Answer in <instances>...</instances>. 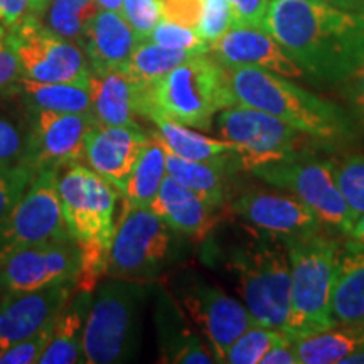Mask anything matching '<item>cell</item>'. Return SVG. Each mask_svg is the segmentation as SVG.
I'll return each instance as SVG.
<instances>
[{
    "instance_id": "cell-1",
    "label": "cell",
    "mask_w": 364,
    "mask_h": 364,
    "mask_svg": "<svg viewBox=\"0 0 364 364\" xmlns=\"http://www.w3.org/2000/svg\"><path fill=\"white\" fill-rule=\"evenodd\" d=\"M263 29L322 83H344L364 59V12L309 0H270Z\"/></svg>"
},
{
    "instance_id": "cell-2",
    "label": "cell",
    "mask_w": 364,
    "mask_h": 364,
    "mask_svg": "<svg viewBox=\"0 0 364 364\" xmlns=\"http://www.w3.org/2000/svg\"><path fill=\"white\" fill-rule=\"evenodd\" d=\"M225 73L235 105L270 113L318 140L336 142L351 135L343 108L300 88L290 78L253 66L225 68Z\"/></svg>"
},
{
    "instance_id": "cell-3",
    "label": "cell",
    "mask_w": 364,
    "mask_h": 364,
    "mask_svg": "<svg viewBox=\"0 0 364 364\" xmlns=\"http://www.w3.org/2000/svg\"><path fill=\"white\" fill-rule=\"evenodd\" d=\"M59 198L71 238L81 248L78 290L93 292L100 277L107 275L108 252L115 233L118 189L93 169L71 164L59 174Z\"/></svg>"
},
{
    "instance_id": "cell-4",
    "label": "cell",
    "mask_w": 364,
    "mask_h": 364,
    "mask_svg": "<svg viewBox=\"0 0 364 364\" xmlns=\"http://www.w3.org/2000/svg\"><path fill=\"white\" fill-rule=\"evenodd\" d=\"M230 248L225 267L233 277L241 302L257 324L285 331L290 312V258L287 241L255 228Z\"/></svg>"
},
{
    "instance_id": "cell-5",
    "label": "cell",
    "mask_w": 364,
    "mask_h": 364,
    "mask_svg": "<svg viewBox=\"0 0 364 364\" xmlns=\"http://www.w3.org/2000/svg\"><path fill=\"white\" fill-rule=\"evenodd\" d=\"M233 105L225 68L201 53L145 86L140 115H161L191 129L211 130L216 113Z\"/></svg>"
},
{
    "instance_id": "cell-6",
    "label": "cell",
    "mask_w": 364,
    "mask_h": 364,
    "mask_svg": "<svg viewBox=\"0 0 364 364\" xmlns=\"http://www.w3.org/2000/svg\"><path fill=\"white\" fill-rule=\"evenodd\" d=\"M290 258V312L285 334L300 339L336 326L332 287L339 262V245L318 233L285 240Z\"/></svg>"
},
{
    "instance_id": "cell-7",
    "label": "cell",
    "mask_w": 364,
    "mask_h": 364,
    "mask_svg": "<svg viewBox=\"0 0 364 364\" xmlns=\"http://www.w3.org/2000/svg\"><path fill=\"white\" fill-rule=\"evenodd\" d=\"M142 302L140 282L110 277L98 287L85 321V363L118 364L136 356Z\"/></svg>"
},
{
    "instance_id": "cell-8",
    "label": "cell",
    "mask_w": 364,
    "mask_h": 364,
    "mask_svg": "<svg viewBox=\"0 0 364 364\" xmlns=\"http://www.w3.org/2000/svg\"><path fill=\"white\" fill-rule=\"evenodd\" d=\"M172 255V230L152 208L124 201L108 252L107 275L125 280H150Z\"/></svg>"
},
{
    "instance_id": "cell-9",
    "label": "cell",
    "mask_w": 364,
    "mask_h": 364,
    "mask_svg": "<svg viewBox=\"0 0 364 364\" xmlns=\"http://www.w3.org/2000/svg\"><path fill=\"white\" fill-rule=\"evenodd\" d=\"M58 181L59 169L36 172L22 198L0 220V263L16 250L46 241L73 240L63 213Z\"/></svg>"
},
{
    "instance_id": "cell-10",
    "label": "cell",
    "mask_w": 364,
    "mask_h": 364,
    "mask_svg": "<svg viewBox=\"0 0 364 364\" xmlns=\"http://www.w3.org/2000/svg\"><path fill=\"white\" fill-rule=\"evenodd\" d=\"M273 188L285 189L316 213L322 225L332 226L348 235L354 225L338 181L336 166L331 161L300 152L287 161L268 164L252 171Z\"/></svg>"
},
{
    "instance_id": "cell-11",
    "label": "cell",
    "mask_w": 364,
    "mask_h": 364,
    "mask_svg": "<svg viewBox=\"0 0 364 364\" xmlns=\"http://www.w3.org/2000/svg\"><path fill=\"white\" fill-rule=\"evenodd\" d=\"M218 130L236 147L238 171L248 172L295 157L306 135L270 113L243 105L221 110Z\"/></svg>"
},
{
    "instance_id": "cell-12",
    "label": "cell",
    "mask_w": 364,
    "mask_h": 364,
    "mask_svg": "<svg viewBox=\"0 0 364 364\" xmlns=\"http://www.w3.org/2000/svg\"><path fill=\"white\" fill-rule=\"evenodd\" d=\"M21 75L39 83H90L86 54L51 27L41 24L36 16H27L9 31Z\"/></svg>"
},
{
    "instance_id": "cell-13",
    "label": "cell",
    "mask_w": 364,
    "mask_h": 364,
    "mask_svg": "<svg viewBox=\"0 0 364 364\" xmlns=\"http://www.w3.org/2000/svg\"><path fill=\"white\" fill-rule=\"evenodd\" d=\"M95 127L97 122L91 113L29 110L27 145L21 164L36 174L80 162Z\"/></svg>"
},
{
    "instance_id": "cell-14",
    "label": "cell",
    "mask_w": 364,
    "mask_h": 364,
    "mask_svg": "<svg viewBox=\"0 0 364 364\" xmlns=\"http://www.w3.org/2000/svg\"><path fill=\"white\" fill-rule=\"evenodd\" d=\"M81 248L76 241H46L9 255L0 263L4 297L33 292L61 282H78Z\"/></svg>"
},
{
    "instance_id": "cell-15",
    "label": "cell",
    "mask_w": 364,
    "mask_h": 364,
    "mask_svg": "<svg viewBox=\"0 0 364 364\" xmlns=\"http://www.w3.org/2000/svg\"><path fill=\"white\" fill-rule=\"evenodd\" d=\"M181 304L201 331L218 363H223L228 348L255 324L243 302L206 282L194 280L186 285L181 290Z\"/></svg>"
},
{
    "instance_id": "cell-16",
    "label": "cell",
    "mask_w": 364,
    "mask_h": 364,
    "mask_svg": "<svg viewBox=\"0 0 364 364\" xmlns=\"http://www.w3.org/2000/svg\"><path fill=\"white\" fill-rule=\"evenodd\" d=\"M245 225L282 240L302 238L322 230V221L300 199L268 191H250L231 204Z\"/></svg>"
},
{
    "instance_id": "cell-17",
    "label": "cell",
    "mask_w": 364,
    "mask_h": 364,
    "mask_svg": "<svg viewBox=\"0 0 364 364\" xmlns=\"http://www.w3.org/2000/svg\"><path fill=\"white\" fill-rule=\"evenodd\" d=\"M78 290L75 280L61 282L33 292L9 295L0 306V356L48 326Z\"/></svg>"
},
{
    "instance_id": "cell-18",
    "label": "cell",
    "mask_w": 364,
    "mask_h": 364,
    "mask_svg": "<svg viewBox=\"0 0 364 364\" xmlns=\"http://www.w3.org/2000/svg\"><path fill=\"white\" fill-rule=\"evenodd\" d=\"M208 53L223 68L253 66L290 80L304 78L306 75L263 27L233 26L209 44Z\"/></svg>"
},
{
    "instance_id": "cell-19",
    "label": "cell",
    "mask_w": 364,
    "mask_h": 364,
    "mask_svg": "<svg viewBox=\"0 0 364 364\" xmlns=\"http://www.w3.org/2000/svg\"><path fill=\"white\" fill-rule=\"evenodd\" d=\"M149 139L139 125H97L86 139L85 161L118 193H124Z\"/></svg>"
},
{
    "instance_id": "cell-20",
    "label": "cell",
    "mask_w": 364,
    "mask_h": 364,
    "mask_svg": "<svg viewBox=\"0 0 364 364\" xmlns=\"http://www.w3.org/2000/svg\"><path fill=\"white\" fill-rule=\"evenodd\" d=\"M144 88L145 86L125 68L90 73L91 115L97 125L135 127V115H140Z\"/></svg>"
},
{
    "instance_id": "cell-21",
    "label": "cell",
    "mask_w": 364,
    "mask_h": 364,
    "mask_svg": "<svg viewBox=\"0 0 364 364\" xmlns=\"http://www.w3.org/2000/svg\"><path fill=\"white\" fill-rule=\"evenodd\" d=\"M140 41L125 17L118 12L100 11L86 27L85 48L90 73L124 70Z\"/></svg>"
},
{
    "instance_id": "cell-22",
    "label": "cell",
    "mask_w": 364,
    "mask_h": 364,
    "mask_svg": "<svg viewBox=\"0 0 364 364\" xmlns=\"http://www.w3.org/2000/svg\"><path fill=\"white\" fill-rule=\"evenodd\" d=\"M150 208L174 233L194 240L206 238L218 223V208L204 201L201 196L182 186L169 174L164 179L156 201Z\"/></svg>"
},
{
    "instance_id": "cell-23",
    "label": "cell",
    "mask_w": 364,
    "mask_h": 364,
    "mask_svg": "<svg viewBox=\"0 0 364 364\" xmlns=\"http://www.w3.org/2000/svg\"><path fill=\"white\" fill-rule=\"evenodd\" d=\"M150 120L156 125V135L176 156L188 161L216 164V166L228 167L230 171H238L236 162V147L225 139H211L196 132L189 127L177 124L169 118L161 115H150Z\"/></svg>"
},
{
    "instance_id": "cell-24",
    "label": "cell",
    "mask_w": 364,
    "mask_h": 364,
    "mask_svg": "<svg viewBox=\"0 0 364 364\" xmlns=\"http://www.w3.org/2000/svg\"><path fill=\"white\" fill-rule=\"evenodd\" d=\"M332 317L336 324L364 322V247L349 241L341 250L334 287Z\"/></svg>"
},
{
    "instance_id": "cell-25",
    "label": "cell",
    "mask_w": 364,
    "mask_h": 364,
    "mask_svg": "<svg viewBox=\"0 0 364 364\" xmlns=\"http://www.w3.org/2000/svg\"><path fill=\"white\" fill-rule=\"evenodd\" d=\"M93 292L78 290L66 307L58 314L54 331L38 364H76L85 363L83 329Z\"/></svg>"
},
{
    "instance_id": "cell-26",
    "label": "cell",
    "mask_w": 364,
    "mask_h": 364,
    "mask_svg": "<svg viewBox=\"0 0 364 364\" xmlns=\"http://www.w3.org/2000/svg\"><path fill=\"white\" fill-rule=\"evenodd\" d=\"M299 364H341L364 349V322L336 324L294 341Z\"/></svg>"
},
{
    "instance_id": "cell-27",
    "label": "cell",
    "mask_w": 364,
    "mask_h": 364,
    "mask_svg": "<svg viewBox=\"0 0 364 364\" xmlns=\"http://www.w3.org/2000/svg\"><path fill=\"white\" fill-rule=\"evenodd\" d=\"M9 91L16 93L29 110L91 113L90 83H39L21 76Z\"/></svg>"
},
{
    "instance_id": "cell-28",
    "label": "cell",
    "mask_w": 364,
    "mask_h": 364,
    "mask_svg": "<svg viewBox=\"0 0 364 364\" xmlns=\"http://www.w3.org/2000/svg\"><path fill=\"white\" fill-rule=\"evenodd\" d=\"M166 166L167 174L179 181L182 186L194 191L196 194L201 196L204 201L213 204L215 208L223 206L226 199V174L230 172L228 167L208 162L188 161V159L176 156L167 147Z\"/></svg>"
},
{
    "instance_id": "cell-29",
    "label": "cell",
    "mask_w": 364,
    "mask_h": 364,
    "mask_svg": "<svg viewBox=\"0 0 364 364\" xmlns=\"http://www.w3.org/2000/svg\"><path fill=\"white\" fill-rule=\"evenodd\" d=\"M167 177L166 147L161 139L154 134L150 135L149 144L145 145L142 156L136 162L127 182L124 194L125 201L140 208H150L156 201L162 182Z\"/></svg>"
},
{
    "instance_id": "cell-30",
    "label": "cell",
    "mask_w": 364,
    "mask_h": 364,
    "mask_svg": "<svg viewBox=\"0 0 364 364\" xmlns=\"http://www.w3.org/2000/svg\"><path fill=\"white\" fill-rule=\"evenodd\" d=\"M194 51H186V49H171L159 46L150 41H140L136 48L132 53V56L127 63L125 70L130 73L140 85L147 86L154 81L161 80L167 73H171L174 68L193 58Z\"/></svg>"
},
{
    "instance_id": "cell-31",
    "label": "cell",
    "mask_w": 364,
    "mask_h": 364,
    "mask_svg": "<svg viewBox=\"0 0 364 364\" xmlns=\"http://www.w3.org/2000/svg\"><path fill=\"white\" fill-rule=\"evenodd\" d=\"M100 11L97 0H51L49 27L63 38L80 44L86 27Z\"/></svg>"
},
{
    "instance_id": "cell-32",
    "label": "cell",
    "mask_w": 364,
    "mask_h": 364,
    "mask_svg": "<svg viewBox=\"0 0 364 364\" xmlns=\"http://www.w3.org/2000/svg\"><path fill=\"white\" fill-rule=\"evenodd\" d=\"M287 338L285 332L270 327L252 324L233 344L228 348L223 363L228 364H260L267 351L279 341Z\"/></svg>"
},
{
    "instance_id": "cell-33",
    "label": "cell",
    "mask_w": 364,
    "mask_h": 364,
    "mask_svg": "<svg viewBox=\"0 0 364 364\" xmlns=\"http://www.w3.org/2000/svg\"><path fill=\"white\" fill-rule=\"evenodd\" d=\"M164 363H181V364H213L218 359L209 348L198 336L189 329H181L177 334H172L164 343Z\"/></svg>"
},
{
    "instance_id": "cell-34",
    "label": "cell",
    "mask_w": 364,
    "mask_h": 364,
    "mask_svg": "<svg viewBox=\"0 0 364 364\" xmlns=\"http://www.w3.org/2000/svg\"><path fill=\"white\" fill-rule=\"evenodd\" d=\"M336 181L356 221L364 215V156H349L336 166Z\"/></svg>"
},
{
    "instance_id": "cell-35",
    "label": "cell",
    "mask_w": 364,
    "mask_h": 364,
    "mask_svg": "<svg viewBox=\"0 0 364 364\" xmlns=\"http://www.w3.org/2000/svg\"><path fill=\"white\" fill-rule=\"evenodd\" d=\"M145 41L156 43L164 48L171 49H186V51L194 53H208L209 44L199 36L193 27L179 24V22L164 19L156 26V29L150 33V36Z\"/></svg>"
},
{
    "instance_id": "cell-36",
    "label": "cell",
    "mask_w": 364,
    "mask_h": 364,
    "mask_svg": "<svg viewBox=\"0 0 364 364\" xmlns=\"http://www.w3.org/2000/svg\"><path fill=\"white\" fill-rule=\"evenodd\" d=\"M235 26L233 12L228 0H203L196 33L211 44Z\"/></svg>"
},
{
    "instance_id": "cell-37",
    "label": "cell",
    "mask_w": 364,
    "mask_h": 364,
    "mask_svg": "<svg viewBox=\"0 0 364 364\" xmlns=\"http://www.w3.org/2000/svg\"><path fill=\"white\" fill-rule=\"evenodd\" d=\"M122 16L139 41H145L164 19V4L162 0H124Z\"/></svg>"
},
{
    "instance_id": "cell-38",
    "label": "cell",
    "mask_w": 364,
    "mask_h": 364,
    "mask_svg": "<svg viewBox=\"0 0 364 364\" xmlns=\"http://www.w3.org/2000/svg\"><path fill=\"white\" fill-rule=\"evenodd\" d=\"M34 172L24 164H16L0 169V220L7 215L26 193Z\"/></svg>"
},
{
    "instance_id": "cell-39",
    "label": "cell",
    "mask_w": 364,
    "mask_h": 364,
    "mask_svg": "<svg viewBox=\"0 0 364 364\" xmlns=\"http://www.w3.org/2000/svg\"><path fill=\"white\" fill-rule=\"evenodd\" d=\"M54 321L49 322L48 326H44L43 329L36 332V334L29 336L21 343L14 344L12 348H9L6 353L0 356V364H34L39 361V358L43 356L46 346H48L49 339H51L53 331H54Z\"/></svg>"
},
{
    "instance_id": "cell-40",
    "label": "cell",
    "mask_w": 364,
    "mask_h": 364,
    "mask_svg": "<svg viewBox=\"0 0 364 364\" xmlns=\"http://www.w3.org/2000/svg\"><path fill=\"white\" fill-rule=\"evenodd\" d=\"M27 145V129L11 118L0 117V169L22 162Z\"/></svg>"
},
{
    "instance_id": "cell-41",
    "label": "cell",
    "mask_w": 364,
    "mask_h": 364,
    "mask_svg": "<svg viewBox=\"0 0 364 364\" xmlns=\"http://www.w3.org/2000/svg\"><path fill=\"white\" fill-rule=\"evenodd\" d=\"M21 66L14 49L11 34L0 26V91L9 90L21 78Z\"/></svg>"
},
{
    "instance_id": "cell-42",
    "label": "cell",
    "mask_w": 364,
    "mask_h": 364,
    "mask_svg": "<svg viewBox=\"0 0 364 364\" xmlns=\"http://www.w3.org/2000/svg\"><path fill=\"white\" fill-rule=\"evenodd\" d=\"M233 12L235 26L263 27L270 0H228Z\"/></svg>"
},
{
    "instance_id": "cell-43",
    "label": "cell",
    "mask_w": 364,
    "mask_h": 364,
    "mask_svg": "<svg viewBox=\"0 0 364 364\" xmlns=\"http://www.w3.org/2000/svg\"><path fill=\"white\" fill-rule=\"evenodd\" d=\"M349 102L353 105V110L356 113L358 120L364 127V59L348 80Z\"/></svg>"
},
{
    "instance_id": "cell-44",
    "label": "cell",
    "mask_w": 364,
    "mask_h": 364,
    "mask_svg": "<svg viewBox=\"0 0 364 364\" xmlns=\"http://www.w3.org/2000/svg\"><path fill=\"white\" fill-rule=\"evenodd\" d=\"M29 0H0V24L12 27L29 16Z\"/></svg>"
},
{
    "instance_id": "cell-45",
    "label": "cell",
    "mask_w": 364,
    "mask_h": 364,
    "mask_svg": "<svg viewBox=\"0 0 364 364\" xmlns=\"http://www.w3.org/2000/svg\"><path fill=\"white\" fill-rule=\"evenodd\" d=\"M262 364H299L297 354L294 349V341L287 336L267 351Z\"/></svg>"
},
{
    "instance_id": "cell-46",
    "label": "cell",
    "mask_w": 364,
    "mask_h": 364,
    "mask_svg": "<svg viewBox=\"0 0 364 364\" xmlns=\"http://www.w3.org/2000/svg\"><path fill=\"white\" fill-rule=\"evenodd\" d=\"M309 2L326 4V6L346 9L353 12H364V0H309Z\"/></svg>"
},
{
    "instance_id": "cell-47",
    "label": "cell",
    "mask_w": 364,
    "mask_h": 364,
    "mask_svg": "<svg viewBox=\"0 0 364 364\" xmlns=\"http://www.w3.org/2000/svg\"><path fill=\"white\" fill-rule=\"evenodd\" d=\"M348 236L351 238V241H354V243L364 247V215H361L356 221H354V225L351 228V231L348 233Z\"/></svg>"
},
{
    "instance_id": "cell-48",
    "label": "cell",
    "mask_w": 364,
    "mask_h": 364,
    "mask_svg": "<svg viewBox=\"0 0 364 364\" xmlns=\"http://www.w3.org/2000/svg\"><path fill=\"white\" fill-rule=\"evenodd\" d=\"M100 9L103 11H112L122 14V7H124V0H97Z\"/></svg>"
},
{
    "instance_id": "cell-49",
    "label": "cell",
    "mask_w": 364,
    "mask_h": 364,
    "mask_svg": "<svg viewBox=\"0 0 364 364\" xmlns=\"http://www.w3.org/2000/svg\"><path fill=\"white\" fill-rule=\"evenodd\" d=\"M29 4H31V12H33V16H39V14H43L46 9L49 7L51 0H29Z\"/></svg>"
},
{
    "instance_id": "cell-50",
    "label": "cell",
    "mask_w": 364,
    "mask_h": 364,
    "mask_svg": "<svg viewBox=\"0 0 364 364\" xmlns=\"http://www.w3.org/2000/svg\"><path fill=\"white\" fill-rule=\"evenodd\" d=\"M341 364H364V349L363 351L351 354V356H348Z\"/></svg>"
}]
</instances>
